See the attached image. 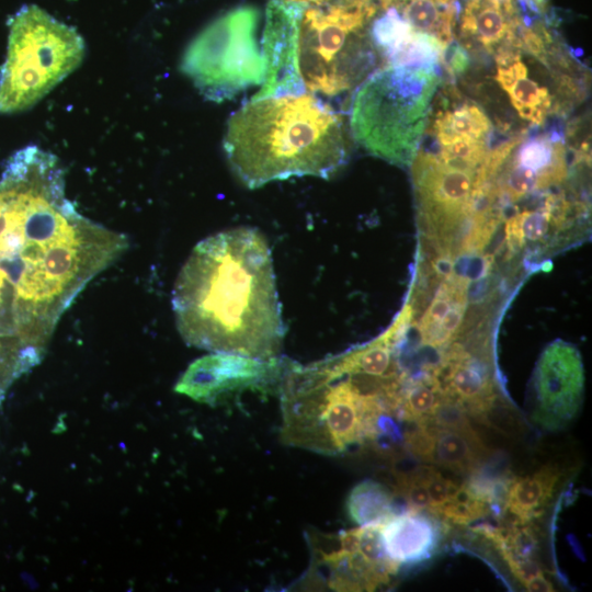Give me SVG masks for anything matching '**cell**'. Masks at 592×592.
Wrapping results in <instances>:
<instances>
[{
	"label": "cell",
	"mask_w": 592,
	"mask_h": 592,
	"mask_svg": "<svg viewBox=\"0 0 592 592\" xmlns=\"http://www.w3.org/2000/svg\"><path fill=\"white\" fill-rule=\"evenodd\" d=\"M183 341L209 352L259 360L280 356L285 327L266 238L252 227L197 242L172 289Z\"/></svg>",
	"instance_id": "6da1fadb"
},
{
	"label": "cell",
	"mask_w": 592,
	"mask_h": 592,
	"mask_svg": "<svg viewBox=\"0 0 592 592\" xmlns=\"http://www.w3.org/2000/svg\"><path fill=\"white\" fill-rule=\"evenodd\" d=\"M406 376L358 369L349 352L306 365L289 361L278 386L283 444L322 455L380 446L401 435L397 410Z\"/></svg>",
	"instance_id": "7a4b0ae2"
},
{
	"label": "cell",
	"mask_w": 592,
	"mask_h": 592,
	"mask_svg": "<svg viewBox=\"0 0 592 592\" xmlns=\"http://www.w3.org/2000/svg\"><path fill=\"white\" fill-rule=\"evenodd\" d=\"M224 149L249 189L292 177L330 179L349 156L341 116L305 93L252 99L229 118Z\"/></svg>",
	"instance_id": "3957f363"
},
{
	"label": "cell",
	"mask_w": 592,
	"mask_h": 592,
	"mask_svg": "<svg viewBox=\"0 0 592 592\" xmlns=\"http://www.w3.org/2000/svg\"><path fill=\"white\" fill-rule=\"evenodd\" d=\"M440 83L437 69L383 67L357 89L351 106V132L369 153L408 167L430 123Z\"/></svg>",
	"instance_id": "277c9868"
},
{
	"label": "cell",
	"mask_w": 592,
	"mask_h": 592,
	"mask_svg": "<svg viewBox=\"0 0 592 592\" xmlns=\"http://www.w3.org/2000/svg\"><path fill=\"white\" fill-rule=\"evenodd\" d=\"M376 12L372 0L306 5L298 33L305 88L333 96L360 87L376 71L380 56L367 30Z\"/></svg>",
	"instance_id": "5b68a950"
},
{
	"label": "cell",
	"mask_w": 592,
	"mask_h": 592,
	"mask_svg": "<svg viewBox=\"0 0 592 592\" xmlns=\"http://www.w3.org/2000/svg\"><path fill=\"white\" fill-rule=\"evenodd\" d=\"M8 39L0 72L2 114L32 107L81 64L86 50L73 27L35 4L13 15Z\"/></svg>",
	"instance_id": "8992f818"
},
{
	"label": "cell",
	"mask_w": 592,
	"mask_h": 592,
	"mask_svg": "<svg viewBox=\"0 0 592 592\" xmlns=\"http://www.w3.org/2000/svg\"><path fill=\"white\" fill-rule=\"evenodd\" d=\"M259 12L237 8L207 25L187 46L181 70L208 100L221 102L263 82L265 61L257 43Z\"/></svg>",
	"instance_id": "52a82bcc"
},
{
	"label": "cell",
	"mask_w": 592,
	"mask_h": 592,
	"mask_svg": "<svg viewBox=\"0 0 592 592\" xmlns=\"http://www.w3.org/2000/svg\"><path fill=\"white\" fill-rule=\"evenodd\" d=\"M410 166L422 227L443 251H448L454 234L473 224L478 171L452 167L436 155L420 150Z\"/></svg>",
	"instance_id": "ba28073f"
},
{
	"label": "cell",
	"mask_w": 592,
	"mask_h": 592,
	"mask_svg": "<svg viewBox=\"0 0 592 592\" xmlns=\"http://www.w3.org/2000/svg\"><path fill=\"white\" fill-rule=\"evenodd\" d=\"M289 361L280 356L259 360L240 354L212 352L192 362L174 391L192 400L217 405L244 390L266 391L277 387Z\"/></svg>",
	"instance_id": "9c48e42d"
},
{
	"label": "cell",
	"mask_w": 592,
	"mask_h": 592,
	"mask_svg": "<svg viewBox=\"0 0 592 592\" xmlns=\"http://www.w3.org/2000/svg\"><path fill=\"white\" fill-rule=\"evenodd\" d=\"M315 567L327 569L334 591H374L397 573L399 566L362 534V526L338 534L312 536Z\"/></svg>",
	"instance_id": "30bf717a"
},
{
	"label": "cell",
	"mask_w": 592,
	"mask_h": 592,
	"mask_svg": "<svg viewBox=\"0 0 592 592\" xmlns=\"http://www.w3.org/2000/svg\"><path fill=\"white\" fill-rule=\"evenodd\" d=\"M583 389L578 349L562 340L554 341L543 351L535 369L534 422L549 431L566 426L579 410Z\"/></svg>",
	"instance_id": "8fae6325"
},
{
	"label": "cell",
	"mask_w": 592,
	"mask_h": 592,
	"mask_svg": "<svg viewBox=\"0 0 592 592\" xmlns=\"http://www.w3.org/2000/svg\"><path fill=\"white\" fill-rule=\"evenodd\" d=\"M306 3L271 0L262 37L265 73L252 99L301 94L305 84L298 68V33Z\"/></svg>",
	"instance_id": "7c38bea8"
},
{
	"label": "cell",
	"mask_w": 592,
	"mask_h": 592,
	"mask_svg": "<svg viewBox=\"0 0 592 592\" xmlns=\"http://www.w3.org/2000/svg\"><path fill=\"white\" fill-rule=\"evenodd\" d=\"M440 385L449 397L458 400L475 415L485 414L493 401V380L489 363L469 354L454 344L446 352L442 364L433 371Z\"/></svg>",
	"instance_id": "4fadbf2b"
},
{
	"label": "cell",
	"mask_w": 592,
	"mask_h": 592,
	"mask_svg": "<svg viewBox=\"0 0 592 592\" xmlns=\"http://www.w3.org/2000/svg\"><path fill=\"white\" fill-rule=\"evenodd\" d=\"M382 539L388 557L397 565H414L430 559L441 537L435 517L407 509L382 524Z\"/></svg>",
	"instance_id": "5bb4252c"
},
{
	"label": "cell",
	"mask_w": 592,
	"mask_h": 592,
	"mask_svg": "<svg viewBox=\"0 0 592 592\" xmlns=\"http://www.w3.org/2000/svg\"><path fill=\"white\" fill-rule=\"evenodd\" d=\"M496 80L508 93L521 118L542 125L553 110V95L545 86L530 78L521 49L509 46L496 52Z\"/></svg>",
	"instance_id": "9a60e30c"
},
{
	"label": "cell",
	"mask_w": 592,
	"mask_h": 592,
	"mask_svg": "<svg viewBox=\"0 0 592 592\" xmlns=\"http://www.w3.org/2000/svg\"><path fill=\"white\" fill-rule=\"evenodd\" d=\"M512 0H467L460 34L489 53L513 46L521 25Z\"/></svg>",
	"instance_id": "2e32d148"
},
{
	"label": "cell",
	"mask_w": 592,
	"mask_h": 592,
	"mask_svg": "<svg viewBox=\"0 0 592 592\" xmlns=\"http://www.w3.org/2000/svg\"><path fill=\"white\" fill-rule=\"evenodd\" d=\"M431 426L432 441L428 463L458 474H470L482 465L488 451L473 428L455 430L433 424Z\"/></svg>",
	"instance_id": "e0dca14e"
},
{
	"label": "cell",
	"mask_w": 592,
	"mask_h": 592,
	"mask_svg": "<svg viewBox=\"0 0 592 592\" xmlns=\"http://www.w3.org/2000/svg\"><path fill=\"white\" fill-rule=\"evenodd\" d=\"M561 471L555 466H544L534 474L513 477L504 504L505 513L514 517V523H528L540 515L553 498Z\"/></svg>",
	"instance_id": "ac0fdd59"
},
{
	"label": "cell",
	"mask_w": 592,
	"mask_h": 592,
	"mask_svg": "<svg viewBox=\"0 0 592 592\" xmlns=\"http://www.w3.org/2000/svg\"><path fill=\"white\" fill-rule=\"evenodd\" d=\"M382 8H392L414 31L436 37L445 46L453 42L458 4L434 0H378Z\"/></svg>",
	"instance_id": "d6986e66"
},
{
	"label": "cell",
	"mask_w": 592,
	"mask_h": 592,
	"mask_svg": "<svg viewBox=\"0 0 592 592\" xmlns=\"http://www.w3.org/2000/svg\"><path fill=\"white\" fill-rule=\"evenodd\" d=\"M491 132L489 117L480 106L469 101L436 111L431 124V133L435 139L469 137L490 140Z\"/></svg>",
	"instance_id": "ffe728a7"
},
{
	"label": "cell",
	"mask_w": 592,
	"mask_h": 592,
	"mask_svg": "<svg viewBox=\"0 0 592 592\" xmlns=\"http://www.w3.org/2000/svg\"><path fill=\"white\" fill-rule=\"evenodd\" d=\"M394 492L380 482L367 479L350 492L346 509L351 520L362 525L382 523L396 514Z\"/></svg>",
	"instance_id": "44dd1931"
},
{
	"label": "cell",
	"mask_w": 592,
	"mask_h": 592,
	"mask_svg": "<svg viewBox=\"0 0 592 592\" xmlns=\"http://www.w3.org/2000/svg\"><path fill=\"white\" fill-rule=\"evenodd\" d=\"M445 46L436 37L423 32L412 33L383 58V67L436 69Z\"/></svg>",
	"instance_id": "7402d4cb"
},
{
	"label": "cell",
	"mask_w": 592,
	"mask_h": 592,
	"mask_svg": "<svg viewBox=\"0 0 592 592\" xmlns=\"http://www.w3.org/2000/svg\"><path fill=\"white\" fill-rule=\"evenodd\" d=\"M443 395L440 382L433 373L406 380L397 412L399 422L428 421Z\"/></svg>",
	"instance_id": "603a6c76"
},
{
	"label": "cell",
	"mask_w": 592,
	"mask_h": 592,
	"mask_svg": "<svg viewBox=\"0 0 592 592\" xmlns=\"http://www.w3.org/2000/svg\"><path fill=\"white\" fill-rule=\"evenodd\" d=\"M489 514H491L490 504L477 497L464 482L440 510L437 517L458 525H467Z\"/></svg>",
	"instance_id": "cb8c5ba5"
},
{
	"label": "cell",
	"mask_w": 592,
	"mask_h": 592,
	"mask_svg": "<svg viewBox=\"0 0 592 592\" xmlns=\"http://www.w3.org/2000/svg\"><path fill=\"white\" fill-rule=\"evenodd\" d=\"M421 475L430 497V513L437 516L440 510L454 496L458 486L445 478L434 466L421 465Z\"/></svg>",
	"instance_id": "d4e9b609"
},
{
	"label": "cell",
	"mask_w": 592,
	"mask_h": 592,
	"mask_svg": "<svg viewBox=\"0 0 592 592\" xmlns=\"http://www.w3.org/2000/svg\"><path fill=\"white\" fill-rule=\"evenodd\" d=\"M429 422L442 429H471L466 408L455 398L443 395Z\"/></svg>",
	"instance_id": "484cf974"
},
{
	"label": "cell",
	"mask_w": 592,
	"mask_h": 592,
	"mask_svg": "<svg viewBox=\"0 0 592 592\" xmlns=\"http://www.w3.org/2000/svg\"><path fill=\"white\" fill-rule=\"evenodd\" d=\"M446 72L455 78L457 75L465 72L469 66V57L465 47L460 44L451 43L443 53L441 59Z\"/></svg>",
	"instance_id": "4316f807"
},
{
	"label": "cell",
	"mask_w": 592,
	"mask_h": 592,
	"mask_svg": "<svg viewBox=\"0 0 592 592\" xmlns=\"http://www.w3.org/2000/svg\"><path fill=\"white\" fill-rule=\"evenodd\" d=\"M505 561L511 572L522 584L539 574H543V570L540 569L539 565L532 558L506 559Z\"/></svg>",
	"instance_id": "83f0119b"
},
{
	"label": "cell",
	"mask_w": 592,
	"mask_h": 592,
	"mask_svg": "<svg viewBox=\"0 0 592 592\" xmlns=\"http://www.w3.org/2000/svg\"><path fill=\"white\" fill-rule=\"evenodd\" d=\"M523 585L530 592H553V591H555L551 582L544 577V573L531 579L530 581H527Z\"/></svg>",
	"instance_id": "f1b7e54d"
}]
</instances>
